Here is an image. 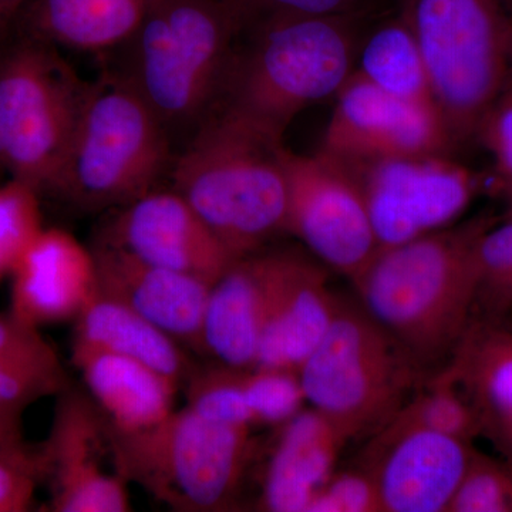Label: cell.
I'll list each match as a JSON object with an SVG mask.
<instances>
[{
  "label": "cell",
  "mask_w": 512,
  "mask_h": 512,
  "mask_svg": "<svg viewBox=\"0 0 512 512\" xmlns=\"http://www.w3.org/2000/svg\"><path fill=\"white\" fill-rule=\"evenodd\" d=\"M184 386L187 407L195 413L221 423L256 429L237 367L218 362L202 369L194 367Z\"/></svg>",
  "instance_id": "obj_29"
},
{
  "label": "cell",
  "mask_w": 512,
  "mask_h": 512,
  "mask_svg": "<svg viewBox=\"0 0 512 512\" xmlns=\"http://www.w3.org/2000/svg\"><path fill=\"white\" fill-rule=\"evenodd\" d=\"M239 380L256 427H279L305 409L299 372L274 367L239 369Z\"/></svg>",
  "instance_id": "obj_28"
},
{
  "label": "cell",
  "mask_w": 512,
  "mask_h": 512,
  "mask_svg": "<svg viewBox=\"0 0 512 512\" xmlns=\"http://www.w3.org/2000/svg\"><path fill=\"white\" fill-rule=\"evenodd\" d=\"M308 512H383L379 491L365 467L335 471L320 488Z\"/></svg>",
  "instance_id": "obj_33"
},
{
  "label": "cell",
  "mask_w": 512,
  "mask_h": 512,
  "mask_svg": "<svg viewBox=\"0 0 512 512\" xmlns=\"http://www.w3.org/2000/svg\"><path fill=\"white\" fill-rule=\"evenodd\" d=\"M69 386L62 357L40 328L0 313V419H22L29 406Z\"/></svg>",
  "instance_id": "obj_25"
},
{
  "label": "cell",
  "mask_w": 512,
  "mask_h": 512,
  "mask_svg": "<svg viewBox=\"0 0 512 512\" xmlns=\"http://www.w3.org/2000/svg\"><path fill=\"white\" fill-rule=\"evenodd\" d=\"M339 161L360 185L379 251L450 227L480 188L448 153Z\"/></svg>",
  "instance_id": "obj_10"
},
{
  "label": "cell",
  "mask_w": 512,
  "mask_h": 512,
  "mask_svg": "<svg viewBox=\"0 0 512 512\" xmlns=\"http://www.w3.org/2000/svg\"><path fill=\"white\" fill-rule=\"evenodd\" d=\"M89 84L59 47L15 26L0 42V168L55 197Z\"/></svg>",
  "instance_id": "obj_8"
},
{
  "label": "cell",
  "mask_w": 512,
  "mask_h": 512,
  "mask_svg": "<svg viewBox=\"0 0 512 512\" xmlns=\"http://www.w3.org/2000/svg\"><path fill=\"white\" fill-rule=\"evenodd\" d=\"M100 244L212 285L238 259L173 188L147 192L117 208Z\"/></svg>",
  "instance_id": "obj_15"
},
{
  "label": "cell",
  "mask_w": 512,
  "mask_h": 512,
  "mask_svg": "<svg viewBox=\"0 0 512 512\" xmlns=\"http://www.w3.org/2000/svg\"><path fill=\"white\" fill-rule=\"evenodd\" d=\"M348 441L336 424L311 406L276 427L259 510L308 512L313 498L335 473Z\"/></svg>",
  "instance_id": "obj_20"
},
{
  "label": "cell",
  "mask_w": 512,
  "mask_h": 512,
  "mask_svg": "<svg viewBox=\"0 0 512 512\" xmlns=\"http://www.w3.org/2000/svg\"><path fill=\"white\" fill-rule=\"evenodd\" d=\"M10 278L9 312L36 328L76 319L97 296L93 249L60 228H43Z\"/></svg>",
  "instance_id": "obj_17"
},
{
  "label": "cell",
  "mask_w": 512,
  "mask_h": 512,
  "mask_svg": "<svg viewBox=\"0 0 512 512\" xmlns=\"http://www.w3.org/2000/svg\"><path fill=\"white\" fill-rule=\"evenodd\" d=\"M453 147L439 113L390 96L355 70L336 94L319 151L360 161L450 154Z\"/></svg>",
  "instance_id": "obj_14"
},
{
  "label": "cell",
  "mask_w": 512,
  "mask_h": 512,
  "mask_svg": "<svg viewBox=\"0 0 512 512\" xmlns=\"http://www.w3.org/2000/svg\"><path fill=\"white\" fill-rule=\"evenodd\" d=\"M171 144L143 97L107 73L89 84L55 197L86 211L124 207L154 190Z\"/></svg>",
  "instance_id": "obj_7"
},
{
  "label": "cell",
  "mask_w": 512,
  "mask_h": 512,
  "mask_svg": "<svg viewBox=\"0 0 512 512\" xmlns=\"http://www.w3.org/2000/svg\"><path fill=\"white\" fill-rule=\"evenodd\" d=\"M476 450L394 417L373 436L359 466L375 481L383 512H447Z\"/></svg>",
  "instance_id": "obj_13"
},
{
  "label": "cell",
  "mask_w": 512,
  "mask_h": 512,
  "mask_svg": "<svg viewBox=\"0 0 512 512\" xmlns=\"http://www.w3.org/2000/svg\"><path fill=\"white\" fill-rule=\"evenodd\" d=\"M396 417L467 443L483 434L476 407L446 366L423 380Z\"/></svg>",
  "instance_id": "obj_27"
},
{
  "label": "cell",
  "mask_w": 512,
  "mask_h": 512,
  "mask_svg": "<svg viewBox=\"0 0 512 512\" xmlns=\"http://www.w3.org/2000/svg\"><path fill=\"white\" fill-rule=\"evenodd\" d=\"M73 365L87 394L117 433L154 426L174 412L178 387L150 367L103 352L73 346Z\"/></svg>",
  "instance_id": "obj_21"
},
{
  "label": "cell",
  "mask_w": 512,
  "mask_h": 512,
  "mask_svg": "<svg viewBox=\"0 0 512 512\" xmlns=\"http://www.w3.org/2000/svg\"><path fill=\"white\" fill-rule=\"evenodd\" d=\"M288 153L282 134L215 106L173 158V190L241 258L285 232Z\"/></svg>",
  "instance_id": "obj_2"
},
{
  "label": "cell",
  "mask_w": 512,
  "mask_h": 512,
  "mask_svg": "<svg viewBox=\"0 0 512 512\" xmlns=\"http://www.w3.org/2000/svg\"><path fill=\"white\" fill-rule=\"evenodd\" d=\"M429 375L362 305L340 298L325 338L299 369L308 406L349 441L386 427Z\"/></svg>",
  "instance_id": "obj_6"
},
{
  "label": "cell",
  "mask_w": 512,
  "mask_h": 512,
  "mask_svg": "<svg viewBox=\"0 0 512 512\" xmlns=\"http://www.w3.org/2000/svg\"><path fill=\"white\" fill-rule=\"evenodd\" d=\"M37 447L50 511H131L128 483L114 461L109 421L87 392L70 384L57 396L49 436Z\"/></svg>",
  "instance_id": "obj_12"
},
{
  "label": "cell",
  "mask_w": 512,
  "mask_h": 512,
  "mask_svg": "<svg viewBox=\"0 0 512 512\" xmlns=\"http://www.w3.org/2000/svg\"><path fill=\"white\" fill-rule=\"evenodd\" d=\"M92 249L99 295L127 306L181 345L201 352L202 325L212 284L148 264L111 245L99 242Z\"/></svg>",
  "instance_id": "obj_16"
},
{
  "label": "cell",
  "mask_w": 512,
  "mask_h": 512,
  "mask_svg": "<svg viewBox=\"0 0 512 512\" xmlns=\"http://www.w3.org/2000/svg\"><path fill=\"white\" fill-rule=\"evenodd\" d=\"M481 437L490 440L501 457L512 464V414L484 421Z\"/></svg>",
  "instance_id": "obj_37"
},
{
  "label": "cell",
  "mask_w": 512,
  "mask_h": 512,
  "mask_svg": "<svg viewBox=\"0 0 512 512\" xmlns=\"http://www.w3.org/2000/svg\"><path fill=\"white\" fill-rule=\"evenodd\" d=\"M26 444L23 440L22 419H0V457Z\"/></svg>",
  "instance_id": "obj_38"
},
{
  "label": "cell",
  "mask_w": 512,
  "mask_h": 512,
  "mask_svg": "<svg viewBox=\"0 0 512 512\" xmlns=\"http://www.w3.org/2000/svg\"><path fill=\"white\" fill-rule=\"evenodd\" d=\"M476 140L493 156L501 190H512V84L485 111L478 124Z\"/></svg>",
  "instance_id": "obj_35"
},
{
  "label": "cell",
  "mask_w": 512,
  "mask_h": 512,
  "mask_svg": "<svg viewBox=\"0 0 512 512\" xmlns=\"http://www.w3.org/2000/svg\"><path fill=\"white\" fill-rule=\"evenodd\" d=\"M160 0H29L13 26L57 47L113 52Z\"/></svg>",
  "instance_id": "obj_22"
},
{
  "label": "cell",
  "mask_w": 512,
  "mask_h": 512,
  "mask_svg": "<svg viewBox=\"0 0 512 512\" xmlns=\"http://www.w3.org/2000/svg\"><path fill=\"white\" fill-rule=\"evenodd\" d=\"M478 293L474 311L512 313V220L493 225L477 247Z\"/></svg>",
  "instance_id": "obj_31"
},
{
  "label": "cell",
  "mask_w": 512,
  "mask_h": 512,
  "mask_svg": "<svg viewBox=\"0 0 512 512\" xmlns=\"http://www.w3.org/2000/svg\"><path fill=\"white\" fill-rule=\"evenodd\" d=\"M512 73V47H511V60H510V74Z\"/></svg>",
  "instance_id": "obj_42"
},
{
  "label": "cell",
  "mask_w": 512,
  "mask_h": 512,
  "mask_svg": "<svg viewBox=\"0 0 512 512\" xmlns=\"http://www.w3.org/2000/svg\"><path fill=\"white\" fill-rule=\"evenodd\" d=\"M328 271L293 251H279L278 266L255 366L299 372L330 328L338 296Z\"/></svg>",
  "instance_id": "obj_18"
},
{
  "label": "cell",
  "mask_w": 512,
  "mask_h": 512,
  "mask_svg": "<svg viewBox=\"0 0 512 512\" xmlns=\"http://www.w3.org/2000/svg\"><path fill=\"white\" fill-rule=\"evenodd\" d=\"M117 471L178 512L228 511L259 453L254 430L174 410L134 433L111 430Z\"/></svg>",
  "instance_id": "obj_5"
},
{
  "label": "cell",
  "mask_w": 512,
  "mask_h": 512,
  "mask_svg": "<svg viewBox=\"0 0 512 512\" xmlns=\"http://www.w3.org/2000/svg\"><path fill=\"white\" fill-rule=\"evenodd\" d=\"M447 512H512V464L476 450Z\"/></svg>",
  "instance_id": "obj_32"
},
{
  "label": "cell",
  "mask_w": 512,
  "mask_h": 512,
  "mask_svg": "<svg viewBox=\"0 0 512 512\" xmlns=\"http://www.w3.org/2000/svg\"><path fill=\"white\" fill-rule=\"evenodd\" d=\"M239 2H241L245 25L251 20L272 18V16H292V18L359 16L365 0H239Z\"/></svg>",
  "instance_id": "obj_36"
},
{
  "label": "cell",
  "mask_w": 512,
  "mask_h": 512,
  "mask_svg": "<svg viewBox=\"0 0 512 512\" xmlns=\"http://www.w3.org/2000/svg\"><path fill=\"white\" fill-rule=\"evenodd\" d=\"M356 63V72L383 92L439 113L419 46L402 16L370 33L357 53Z\"/></svg>",
  "instance_id": "obj_26"
},
{
  "label": "cell",
  "mask_w": 512,
  "mask_h": 512,
  "mask_svg": "<svg viewBox=\"0 0 512 512\" xmlns=\"http://www.w3.org/2000/svg\"><path fill=\"white\" fill-rule=\"evenodd\" d=\"M497 218L481 215L380 249L353 279L360 305L427 372L448 362L478 293L477 247Z\"/></svg>",
  "instance_id": "obj_1"
},
{
  "label": "cell",
  "mask_w": 512,
  "mask_h": 512,
  "mask_svg": "<svg viewBox=\"0 0 512 512\" xmlns=\"http://www.w3.org/2000/svg\"><path fill=\"white\" fill-rule=\"evenodd\" d=\"M400 16L454 146L476 140L485 111L510 80L512 25L501 0H403Z\"/></svg>",
  "instance_id": "obj_9"
},
{
  "label": "cell",
  "mask_w": 512,
  "mask_h": 512,
  "mask_svg": "<svg viewBox=\"0 0 512 512\" xmlns=\"http://www.w3.org/2000/svg\"><path fill=\"white\" fill-rule=\"evenodd\" d=\"M73 346L126 357L160 373L180 389L192 372L181 343L127 306L97 293L74 319Z\"/></svg>",
  "instance_id": "obj_23"
},
{
  "label": "cell",
  "mask_w": 512,
  "mask_h": 512,
  "mask_svg": "<svg viewBox=\"0 0 512 512\" xmlns=\"http://www.w3.org/2000/svg\"><path fill=\"white\" fill-rule=\"evenodd\" d=\"M239 0H160L140 28L117 49L114 70L174 136L190 137L220 97L241 35Z\"/></svg>",
  "instance_id": "obj_3"
},
{
  "label": "cell",
  "mask_w": 512,
  "mask_h": 512,
  "mask_svg": "<svg viewBox=\"0 0 512 512\" xmlns=\"http://www.w3.org/2000/svg\"><path fill=\"white\" fill-rule=\"evenodd\" d=\"M241 32L247 42L235 46L215 106L282 136L301 111L336 96L355 72L357 16H272L245 23Z\"/></svg>",
  "instance_id": "obj_4"
},
{
  "label": "cell",
  "mask_w": 512,
  "mask_h": 512,
  "mask_svg": "<svg viewBox=\"0 0 512 512\" xmlns=\"http://www.w3.org/2000/svg\"><path fill=\"white\" fill-rule=\"evenodd\" d=\"M285 232L301 239L328 268L353 281L375 258L379 245L365 197L342 161L318 151H289Z\"/></svg>",
  "instance_id": "obj_11"
},
{
  "label": "cell",
  "mask_w": 512,
  "mask_h": 512,
  "mask_svg": "<svg viewBox=\"0 0 512 512\" xmlns=\"http://www.w3.org/2000/svg\"><path fill=\"white\" fill-rule=\"evenodd\" d=\"M28 2L29 0H0V12L10 23H13L20 9Z\"/></svg>",
  "instance_id": "obj_39"
},
{
  "label": "cell",
  "mask_w": 512,
  "mask_h": 512,
  "mask_svg": "<svg viewBox=\"0 0 512 512\" xmlns=\"http://www.w3.org/2000/svg\"><path fill=\"white\" fill-rule=\"evenodd\" d=\"M279 251L235 259L211 286L202 325L201 352L237 369L254 367L274 289Z\"/></svg>",
  "instance_id": "obj_19"
},
{
  "label": "cell",
  "mask_w": 512,
  "mask_h": 512,
  "mask_svg": "<svg viewBox=\"0 0 512 512\" xmlns=\"http://www.w3.org/2000/svg\"><path fill=\"white\" fill-rule=\"evenodd\" d=\"M444 366L476 407L481 430L484 421L512 414V313L474 311Z\"/></svg>",
  "instance_id": "obj_24"
},
{
  "label": "cell",
  "mask_w": 512,
  "mask_h": 512,
  "mask_svg": "<svg viewBox=\"0 0 512 512\" xmlns=\"http://www.w3.org/2000/svg\"><path fill=\"white\" fill-rule=\"evenodd\" d=\"M13 23H10L5 16L0 12V42L9 35L10 29H12Z\"/></svg>",
  "instance_id": "obj_40"
},
{
  "label": "cell",
  "mask_w": 512,
  "mask_h": 512,
  "mask_svg": "<svg viewBox=\"0 0 512 512\" xmlns=\"http://www.w3.org/2000/svg\"><path fill=\"white\" fill-rule=\"evenodd\" d=\"M42 231L39 192L16 178L0 185V281L12 274Z\"/></svg>",
  "instance_id": "obj_30"
},
{
  "label": "cell",
  "mask_w": 512,
  "mask_h": 512,
  "mask_svg": "<svg viewBox=\"0 0 512 512\" xmlns=\"http://www.w3.org/2000/svg\"><path fill=\"white\" fill-rule=\"evenodd\" d=\"M43 483L39 447L29 444L0 457V512H25Z\"/></svg>",
  "instance_id": "obj_34"
},
{
  "label": "cell",
  "mask_w": 512,
  "mask_h": 512,
  "mask_svg": "<svg viewBox=\"0 0 512 512\" xmlns=\"http://www.w3.org/2000/svg\"><path fill=\"white\" fill-rule=\"evenodd\" d=\"M505 200H507V210H505L504 220H512V190L505 191Z\"/></svg>",
  "instance_id": "obj_41"
}]
</instances>
